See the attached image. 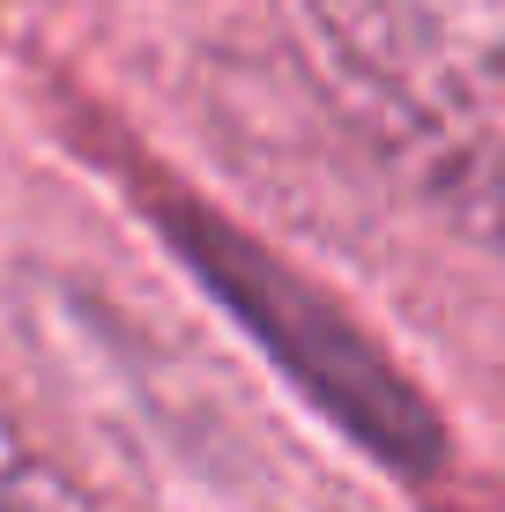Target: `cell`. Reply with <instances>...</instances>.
Listing matches in <instances>:
<instances>
[{
  "mask_svg": "<svg viewBox=\"0 0 505 512\" xmlns=\"http://www.w3.org/2000/svg\"><path fill=\"white\" fill-rule=\"evenodd\" d=\"M142 208H149L156 238L171 245V260L208 290V305L246 334L290 379V394L320 423H335L372 468L402 475V483H424V475L446 468V423L424 401V386L312 275H298L283 253H268L260 238L238 231L231 216H216V208L186 201L171 186H149Z\"/></svg>",
  "mask_w": 505,
  "mask_h": 512,
  "instance_id": "7a4b0ae2",
  "label": "cell"
},
{
  "mask_svg": "<svg viewBox=\"0 0 505 512\" xmlns=\"http://www.w3.org/2000/svg\"><path fill=\"white\" fill-rule=\"evenodd\" d=\"M312 90L461 245L505 260V38L446 0H283Z\"/></svg>",
  "mask_w": 505,
  "mask_h": 512,
  "instance_id": "6da1fadb",
  "label": "cell"
},
{
  "mask_svg": "<svg viewBox=\"0 0 505 512\" xmlns=\"http://www.w3.org/2000/svg\"><path fill=\"white\" fill-rule=\"evenodd\" d=\"M0 512H97L0 409Z\"/></svg>",
  "mask_w": 505,
  "mask_h": 512,
  "instance_id": "3957f363",
  "label": "cell"
}]
</instances>
